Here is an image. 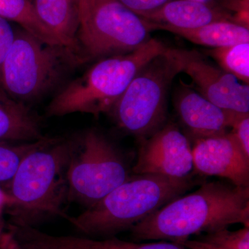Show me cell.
<instances>
[{"label":"cell","instance_id":"obj_1","mask_svg":"<svg viewBox=\"0 0 249 249\" xmlns=\"http://www.w3.org/2000/svg\"><path fill=\"white\" fill-rule=\"evenodd\" d=\"M236 224L249 227V187L204 181L196 191L170 201L129 231L134 242L180 245L191 236Z\"/></svg>","mask_w":249,"mask_h":249},{"label":"cell","instance_id":"obj_2","mask_svg":"<svg viewBox=\"0 0 249 249\" xmlns=\"http://www.w3.org/2000/svg\"><path fill=\"white\" fill-rule=\"evenodd\" d=\"M77 142L76 136L49 137L26 156L8 183L6 192L14 200L5 211L9 224L35 227L53 217L66 219L67 170Z\"/></svg>","mask_w":249,"mask_h":249},{"label":"cell","instance_id":"obj_3","mask_svg":"<svg viewBox=\"0 0 249 249\" xmlns=\"http://www.w3.org/2000/svg\"><path fill=\"white\" fill-rule=\"evenodd\" d=\"M203 182L193 175L185 178L135 175L81 214L67 216L66 220L85 237H116Z\"/></svg>","mask_w":249,"mask_h":249},{"label":"cell","instance_id":"obj_4","mask_svg":"<svg viewBox=\"0 0 249 249\" xmlns=\"http://www.w3.org/2000/svg\"><path fill=\"white\" fill-rule=\"evenodd\" d=\"M166 48L161 41L150 38L133 52L101 59L63 85L46 108L47 116L82 113L97 117L110 111L139 71Z\"/></svg>","mask_w":249,"mask_h":249},{"label":"cell","instance_id":"obj_5","mask_svg":"<svg viewBox=\"0 0 249 249\" xmlns=\"http://www.w3.org/2000/svg\"><path fill=\"white\" fill-rule=\"evenodd\" d=\"M14 31L3 65L1 89L11 99L29 107L61 86L82 63L65 46L47 43L22 28Z\"/></svg>","mask_w":249,"mask_h":249},{"label":"cell","instance_id":"obj_6","mask_svg":"<svg viewBox=\"0 0 249 249\" xmlns=\"http://www.w3.org/2000/svg\"><path fill=\"white\" fill-rule=\"evenodd\" d=\"M79 10L76 54L82 65L133 52L151 38V23L119 0H85Z\"/></svg>","mask_w":249,"mask_h":249},{"label":"cell","instance_id":"obj_7","mask_svg":"<svg viewBox=\"0 0 249 249\" xmlns=\"http://www.w3.org/2000/svg\"><path fill=\"white\" fill-rule=\"evenodd\" d=\"M178 73L165 51L142 67L110 110L119 128L144 140L165 125L168 93Z\"/></svg>","mask_w":249,"mask_h":249},{"label":"cell","instance_id":"obj_8","mask_svg":"<svg viewBox=\"0 0 249 249\" xmlns=\"http://www.w3.org/2000/svg\"><path fill=\"white\" fill-rule=\"evenodd\" d=\"M130 177L124 155L115 144L98 129H88L78 137L67 167V201L88 209Z\"/></svg>","mask_w":249,"mask_h":249},{"label":"cell","instance_id":"obj_9","mask_svg":"<svg viewBox=\"0 0 249 249\" xmlns=\"http://www.w3.org/2000/svg\"><path fill=\"white\" fill-rule=\"evenodd\" d=\"M165 53L175 62L179 73L189 76L206 99L227 110L249 113V85L240 83L195 49L167 47Z\"/></svg>","mask_w":249,"mask_h":249},{"label":"cell","instance_id":"obj_10","mask_svg":"<svg viewBox=\"0 0 249 249\" xmlns=\"http://www.w3.org/2000/svg\"><path fill=\"white\" fill-rule=\"evenodd\" d=\"M135 175H159L185 178L193 170L191 142L175 124H167L142 140Z\"/></svg>","mask_w":249,"mask_h":249},{"label":"cell","instance_id":"obj_11","mask_svg":"<svg viewBox=\"0 0 249 249\" xmlns=\"http://www.w3.org/2000/svg\"><path fill=\"white\" fill-rule=\"evenodd\" d=\"M192 152L196 173L220 177L236 186L249 187V158L231 132L196 139Z\"/></svg>","mask_w":249,"mask_h":249},{"label":"cell","instance_id":"obj_12","mask_svg":"<svg viewBox=\"0 0 249 249\" xmlns=\"http://www.w3.org/2000/svg\"><path fill=\"white\" fill-rule=\"evenodd\" d=\"M175 108L183 125L196 139L227 132L242 114L218 107L186 86L177 95Z\"/></svg>","mask_w":249,"mask_h":249},{"label":"cell","instance_id":"obj_13","mask_svg":"<svg viewBox=\"0 0 249 249\" xmlns=\"http://www.w3.org/2000/svg\"><path fill=\"white\" fill-rule=\"evenodd\" d=\"M139 16L151 23L152 29L156 26L196 29L217 21L231 20L226 13L196 0H168L160 7Z\"/></svg>","mask_w":249,"mask_h":249},{"label":"cell","instance_id":"obj_14","mask_svg":"<svg viewBox=\"0 0 249 249\" xmlns=\"http://www.w3.org/2000/svg\"><path fill=\"white\" fill-rule=\"evenodd\" d=\"M31 1L43 25L62 45L76 54V36L80 24L79 5L77 0Z\"/></svg>","mask_w":249,"mask_h":249},{"label":"cell","instance_id":"obj_15","mask_svg":"<svg viewBox=\"0 0 249 249\" xmlns=\"http://www.w3.org/2000/svg\"><path fill=\"white\" fill-rule=\"evenodd\" d=\"M45 137L40 119L30 107L0 93V141L28 142Z\"/></svg>","mask_w":249,"mask_h":249},{"label":"cell","instance_id":"obj_16","mask_svg":"<svg viewBox=\"0 0 249 249\" xmlns=\"http://www.w3.org/2000/svg\"><path fill=\"white\" fill-rule=\"evenodd\" d=\"M155 29L169 31L196 45L213 49L249 42V27L232 20L217 21L196 29L156 26Z\"/></svg>","mask_w":249,"mask_h":249},{"label":"cell","instance_id":"obj_17","mask_svg":"<svg viewBox=\"0 0 249 249\" xmlns=\"http://www.w3.org/2000/svg\"><path fill=\"white\" fill-rule=\"evenodd\" d=\"M41 249H186L182 245L160 241L150 243L127 242L116 237L94 239L85 236L52 235L46 234Z\"/></svg>","mask_w":249,"mask_h":249},{"label":"cell","instance_id":"obj_18","mask_svg":"<svg viewBox=\"0 0 249 249\" xmlns=\"http://www.w3.org/2000/svg\"><path fill=\"white\" fill-rule=\"evenodd\" d=\"M0 17L18 23L23 29L47 43L63 45L40 22L31 0H0Z\"/></svg>","mask_w":249,"mask_h":249},{"label":"cell","instance_id":"obj_19","mask_svg":"<svg viewBox=\"0 0 249 249\" xmlns=\"http://www.w3.org/2000/svg\"><path fill=\"white\" fill-rule=\"evenodd\" d=\"M207 53L224 71L249 84V42L213 48Z\"/></svg>","mask_w":249,"mask_h":249},{"label":"cell","instance_id":"obj_20","mask_svg":"<svg viewBox=\"0 0 249 249\" xmlns=\"http://www.w3.org/2000/svg\"><path fill=\"white\" fill-rule=\"evenodd\" d=\"M48 138L28 142L0 141V183H9L26 156L41 146Z\"/></svg>","mask_w":249,"mask_h":249},{"label":"cell","instance_id":"obj_21","mask_svg":"<svg viewBox=\"0 0 249 249\" xmlns=\"http://www.w3.org/2000/svg\"><path fill=\"white\" fill-rule=\"evenodd\" d=\"M201 239L227 249H249V227H244L235 231L228 228L201 236Z\"/></svg>","mask_w":249,"mask_h":249},{"label":"cell","instance_id":"obj_22","mask_svg":"<svg viewBox=\"0 0 249 249\" xmlns=\"http://www.w3.org/2000/svg\"><path fill=\"white\" fill-rule=\"evenodd\" d=\"M15 31L7 19L0 17V93L1 89V71L5 59L14 42Z\"/></svg>","mask_w":249,"mask_h":249},{"label":"cell","instance_id":"obj_23","mask_svg":"<svg viewBox=\"0 0 249 249\" xmlns=\"http://www.w3.org/2000/svg\"><path fill=\"white\" fill-rule=\"evenodd\" d=\"M231 133L249 158V113L241 114L232 124Z\"/></svg>","mask_w":249,"mask_h":249},{"label":"cell","instance_id":"obj_24","mask_svg":"<svg viewBox=\"0 0 249 249\" xmlns=\"http://www.w3.org/2000/svg\"><path fill=\"white\" fill-rule=\"evenodd\" d=\"M129 9L137 14L150 12L160 7L168 0H119Z\"/></svg>","mask_w":249,"mask_h":249},{"label":"cell","instance_id":"obj_25","mask_svg":"<svg viewBox=\"0 0 249 249\" xmlns=\"http://www.w3.org/2000/svg\"><path fill=\"white\" fill-rule=\"evenodd\" d=\"M186 249H227L203 240L200 237L195 240L188 239L180 244Z\"/></svg>","mask_w":249,"mask_h":249},{"label":"cell","instance_id":"obj_26","mask_svg":"<svg viewBox=\"0 0 249 249\" xmlns=\"http://www.w3.org/2000/svg\"><path fill=\"white\" fill-rule=\"evenodd\" d=\"M14 204V200L9 193L0 187V217L4 211Z\"/></svg>","mask_w":249,"mask_h":249},{"label":"cell","instance_id":"obj_27","mask_svg":"<svg viewBox=\"0 0 249 249\" xmlns=\"http://www.w3.org/2000/svg\"><path fill=\"white\" fill-rule=\"evenodd\" d=\"M0 249H22L16 243L11 234H4L0 236Z\"/></svg>","mask_w":249,"mask_h":249},{"label":"cell","instance_id":"obj_28","mask_svg":"<svg viewBox=\"0 0 249 249\" xmlns=\"http://www.w3.org/2000/svg\"><path fill=\"white\" fill-rule=\"evenodd\" d=\"M85 1V0H77V1H78V5H79V8H80V5L83 4V3Z\"/></svg>","mask_w":249,"mask_h":249},{"label":"cell","instance_id":"obj_29","mask_svg":"<svg viewBox=\"0 0 249 249\" xmlns=\"http://www.w3.org/2000/svg\"><path fill=\"white\" fill-rule=\"evenodd\" d=\"M196 1H204V2H206V1H207V0H196Z\"/></svg>","mask_w":249,"mask_h":249},{"label":"cell","instance_id":"obj_30","mask_svg":"<svg viewBox=\"0 0 249 249\" xmlns=\"http://www.w3.org/2000/svg\"><path fill=\"white\" fill-rule=\"evenodd\" d=\"M0 236H1V235H0Z\"/></svg>","mask_w":249,"mask_h":249}]
</instances>
